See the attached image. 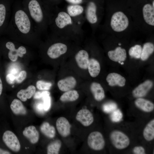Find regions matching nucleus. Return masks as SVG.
I'll return each mask as SVG.
<instances>
[{"mask_svg": "<svg viewBox=\"0 0 154 154\" xmlns=\"http://www.w3.org/2000/svg\"><path fill=\"white\" fill-rule=\"evenodd\" d=\"M4 35L15 41L31 43L39 42L41 36L23 8L19 7L11 12Z\"/></svg>", "mask_w": 154, "mask_h": 154, "instance_id": "obj_1", "label": "nucleus"}, {"mask_svg": "<svg viewBox=\"0 0 154 154\" xmlns=\"http://www.w3.org/2000/svg\"><path fill=\"white\" fill-rule=\"evenodd\" d=\"M82 27L65 11L54 9L50 12L48 28L51 34L68 40L78 42L84 36Z\"/></svg>", "mask_w": 154, "mask_h": 154, "instance_id": "obj_2", "label": "nucleus"}, {"mask_svg": "<svg viewBox=\"0 0 154 154\" xmlns=\"http://www.w3.org/2000/svg\"><path fill=\"white\" fill-rule=\"evenodd\" d=\"M40 34L47 35L50 13L38 0H30L23 8Z\"/></svg>", "mask_w": 154, "mask_h": 154, "instance_id": "obj_3", "label": "nucleus"}, {"mask_svg": "<svg viewBox=\"0 0 154 154\" xmlns=\"http://www.w3.org/2000/svg\"><path fill=\"white\" fill-rule=\"evenodd\" d=\"M48 43L46 49L47 55L50 58L55 59L63 56L69 50V43L71 40L65 39L52 34L48 35Z\"/></svg>", "mask_w": 154, "mask_h": 154, "instance_id": "obj_4", "label": "nucleus"}, {"mask_svg": "<svg viewBox=\"0 0 154 154\" xmlns=\"http://www.w3.org/2000/svg\"><path fill=\"white\" fill-rule=\"evenodd\" d=\"M4 41L5 46L7 50V55L12 61H16L18 57H23L27 53V49L24 46L16 45L13 40L3 39Z\"/></svg>", "mask_w": 154, "mask_h": 154, "instance_id": "obj_5", "label": "nucleus"}, {"mask_svg": "<svg viewBox=\"0 0 154 154\" xmlns=\"http://www.w3.org/2000/svg\"><path fill=\"white\" fill-rule=\"evenodd\" d=\"M128 25V19L123 12L117 11L113 15L111 20L110 25L115 31H122L127 28Z\"/></svg>", "mask_w": 154, "mask_h": 154, "instance_id": "obj_6", "label": "nucleus"}, {"mask_svg": "<svg viewBox=\"0 0 154 154\" xmlns=\"http://www.w3.org/2000/svg\"><path fill=\"white\" fill-rule=\"evenodd\" d=\"M5 0H0V36L4 35L11 14L9 5Z\"/></svg>", "mask_w": 154, "mask_h": 154, "instance_id": "obj_7", "label": "nucleus"}, {"mask_svg": "<svg viewBox=\"0 0 154 154\" xmlns=\"http://www.w3.org/2000/svg\"><path fill=\"white\" fill-rule=\"evenodd\" d=\"M110 138L113 146L119 149H124L127 147L130 141L128 137L123 132L114 130L110 134Z\"/></svg>", "mask_w": 154, "mask_h": 154, "instance_id": "obj_8", "label": "nucleus"}, {"mask_svg": "<svg viewBox=\"0 0 154 154\" xmlns=\"http://www.w3.org/2000/svg\"><path fill=\"white\" fill-rule=\"evenodd\" d=\"M66 11L81 26H82L86 19L85 17L84 8L80 4H70L66 8Z\"/></svg>", "mask_w": 154, "mask_h": 154, "instance_id": "obj_9", "label": "nucleus"}, {"mask_svg": "<svg viewBox=\"0 0 154 154\" xmlns=\"http://www.w3.org/2000/svg\"><path fill=\"white\" fill-rule=\"evenodd\" d=\"M87 143L91 149L96 151L102 150L105 145V141L102 134L98 131H94L89 135Z\"/></svg>", "mask_w": 154, "mask_h": 154, "instance_id": "obj_10", "label": "nucleus"}, {"mask_svg": "<svg viewBox=\"0 0 154 154\" xmlns=\"http://www.w3.org/2000/svg\"><path fill=\"white\" fill-rule=\"evenodd\" d=\"M3 140L10 149L14 152H18L21 149L19 141L16 135L9 130L6 131L3 134Z\"/></svg>", "mask_w": 154, "mask_h": 154, "instance_id": "obj_11", "label": "nucleus"}, {"mask_svg": "<svg viewBox=\"0 0 154 154\" xmlns=\"http://www.w3.org/2000/svg\"><path fill=\"white\" fill-rule=\"evenodd\" d=\"M97 7L94 1H89L84 9L85 17L86 20L92 25L96 24L98 19L97 15Z\"/></svg>", "mask_w": 154, "mask_h": 154, "instance_id": "obj_12", "label": "nucleus"}, {"mask_svg": "<svg viewBox=\"0 0 154 154\" xmlns=\"http://www.w3.org/2000/svg\"><path fill=\"white\" fill-rule=\"evenodd\" d=\"M76 119L83 126H90L93 122L94 118L92 113L87 109H82L77 113Z\"/></svg>", "mask_w": 154, "mask_h": 154, "instance_id": "obj_13", "label": "nucleus"}, {"mask_svg": "<svg viewBox=\"0 0 154 154\" xmlns=\"http://www.w3.org/2000/svg\"><path fill=\"white\" fill-rule=\"evenodd\" d=\"M56 127L59 133L63 137H66L70 134V125L65 117H60L56 120Z\"/></svg>", "mask_w": 154, "mask_h": 154, "instance_id": "obj_14", "label": "nucleus"}, {"mask_svg": "<svg viewBox=\"0 0 154 154\" xmlns=\"http://www.w3.org/2000/svg\"><path fill=\"white\" fill-rule=\"evenodd\" d=\"M75 59L78 66L81 69H87L89 62V55L88 52L84 49L77 51L75 55Z\"/></svg>", "mask_w": 154, "mask_h": 154, "instance_id": "obj_15", "label": "nucleus"}, {"mask_svg": "<svg viewBox=\"0 0 154 154\" xmlns=\"http://www.w3.org/2000/svg\"><path fill=\"white\" fill-rule=\"evenodd\" d=\"M143 18L148 24L154 26V1L151 4L146 3L142 8Z\"/></svg>", "mask_w": 154, "mask_h": 154, "instance_id": "obj_16", "label": "nucleus"}, {"mask_svg": "<svg viewBox=\"0 0 154 154\" xmlns=\"http://www.w3.org/2000/svg\"><path fill=\"white\" fill-rule=\"evenodd\" d=\"M76 84V78L72 76H69L61 79L57 83L59 89L64 92L72 90L75 88Z\"/></svg>", "mask_w": 154, "mask_h": 154, "instance_id": "obj_17", "label": "nucleus"}, {"mask_svg": "<svg viewBox=\"0 0 154 154\" xmlns=\"http://www.w3.org/2000/svg\"><path fill=\"white\" fill-rule=\"evenodd\" d=\"M153 85L152 82L147 80L140 84L133 91L132 94L136 98H141L145 96Z\"/></svg>", "mask_w": 154, "mask_h": 154, "instance_id": "obj_18", "label": "nucleus"}, {"mask_svg": "<svg viewBox=\"0 0 154 154\" xmlns=\"http://www.w3.org/2000/svg\"><path fill=\"white\" fill-rule=\"evenodd\" d=\"M108 55L111 60L119 63L125 61L127 56L125 49L120 47H117L114 50L109 51Z\"/></svg>", "mask_w": 154, "mask_h": 154, "instance_id": "obj_19", "label": "nucleus"}, {"mask_svg": "<svg viewBox=\"0 0 154 154\" xmlns=\"http://www.w3.org/2000/svg\"><path fill=\"white\" fill-rule=\"evenodd\" d=\"M23 135L32 144L37 143L39 139V133L35 127L30 125L26 127L23 131Z\"/></svg>", "mask_w": 154, "mask_h": 154, "instance_id": "obj_20", "label": "nucleus"}, {"mask_svg": "<svg viewBox=\"0 0 154 154\" xmlns=\"http://www.w3.org/2000/svg\"><path fill=\"white\" fill-rule=\"evenodd\" d=\"M106 80L109 85L113 86L118 85L120 87L123 86L125 84V78L120 74L116 73L109 74L106 78Z\"/></svg>", "mask_w": 154, "mask_h": 154, "instance_id": "obj_21", "label": "nucleus"}, {"mask_svg": "<svg viewBox=\"0 0 154 154\" xmlns=\"http://www.w3.org/2000/svg\"><path fill=\"white\" fill-rule=\"evenodd\" d=\"M90 90L95 100L100 101L103 99L105 96L104 90L99 83L93 82L91 84Z\"/></svg>", "mask_w": 154, "mask_h": 154, "instance_id": "obj_22", "label": "nucleus"}, {"mask_svg": "<svg viewBox=\"0 0 154 154\" xmlns=\"http://www.w3.org/2000/svg\"><path fill=\"white\" fill-rule=\"evenodd\" d=\"M135 104L137 107L145 112H151L154 109V104L153 103L141 98H137L135 101Z\"/></svg>", "mask_w": 154, "mask_h": 154, "instance_id": "obj_23", "label": "nucleus"}, {"mask_svg": "<svg viewBox=\"0 0 154 154\" xmlns=\"http://www.w3.org/2000/svg\"><path fill=\"white\" fill-rule=\"evenodd\" d=\"M10 108L15 114L16 115H25L27 112V110L23 104L19 100L14 99L10 105Z\"/></svg>", "mask_w": 154, "mask_h": 154, "instance_id": "obj_24", "label": "nucleus"}, {"mask_svg": "<svg viewBox=\"0 0 154 154\" xmlns=\"http://www.w3.org/2000/svg\"><path fill=\"white\" fill-rule=\"evenodd\" d=\"M36 88L33 85L29 86L26 89L20 90L17 94V97L23 102H25L27 99L31 98L34 94Z\"/></svg>", "mask_w": 154, "mask_h": 154, "instance_id": "obj_25", "label": "nucleus"}, {"mask_svg": "<svg viewBox=\"0 0 154 154\" xmlns=\"http://www.w3.org/2000/svg\"><path fill=\"white\" fill-rule=\"evenodd\" d=\"M87 69L90 76L92 77H96L100 73V64L96 59L91 58L89 59Z\"/></svg>", "mask_w": 154, "mask_h": 154, "instance_id": "obj_26", "label": "nucleus"}, {"mask_svg": "<svg viewBox=\"0 0 154 154\" xmlns=\"http://www.w3.org/2000/svg\"><path fill=\"white\" fill-rule=\"evenodd\" d=\"M144 139L150 141L154 138V119L151 120L144 128L143 131Z\"/></svg>", "mask_w": 154, "mask_h": 154, "instance_id": "obj_27", "label": "nucleus"}, {"mask_svg": "<svg viewBox=\"0 0 154 154\" xmlns=\"http://www.w3.org/2000/svg\"><path fill=\"white\" fill-rule=\"evenodd\" d=\"M40 130L42 133L47 137L52 138L56 134V130L54 127L48 122H45L41 125Z\"/></svg>", "mask_w": 154, "mask_h": 154, "instance_id": "obj_28", "label": "nucleus"}, {"mask_svg": "<svg viewBox=\"0 0 154 154\" xmlns=\"http://www.w3.org/2000/svg\"><path fill=\"white\" fill-rule=\"evenodd\" d=\"M79 97L78 92L71 90L65 92L60 97V100L62 102H73L76 100Z\"/></svg>", "mask_w": 154, "mask_h": 154, "instance_id": "obj_29", "label": "nucleus"}, {"mask_svg": "<svg viewBox=\"0 0 154 154\" xmlns=\"http://www.w3.org/2000/svg\"><path fill=\"white\" fill-rule=\"evenodd\" d=\"M154 46L153 44L150 42L145 43L142 48L141 58L142 60L147 59L149 56L154 52Z\"/></svg>", "mask_w": 154, "mask_h": 154, "instance_id": "obj_30", "label": "nucleus"}, {"mask_svg": "<svg viewBox=\"0 0 154 154\" xmlns=\"http://www.w3.org/2000/svg\"><path fill=\"white\" fill-rule=\"evenodd\" d=\"M61 146V142L59 139L56 140L48 145L47 153L48 154H58Z\"/></svg>", "mask_w": 154, "mask_h": 154, "instance_id": "obj_31", "label": "nucleus"}, {"mask_svg": "<svg viewBox=\"0 0 154 154\" xmlns=\"http://www.w3.org/2000/svg\"><path fill=\"white\" fill-rule=\"evenodd\" d=\"M142 48L140 45L137 44L131 47L129 51V55L136 58L141 57Z\"/></svg>", "mask_w": 154, "mask_h": 154, "instance_id": "obj_32", "label": "nucleus"}, {"mask_svg": "<svg viewBox=\"0 0 154 154\" xmlns=\"http://www.w3.org/2000/svg\"><path fill=\"white\" fill-rule=\"evenodd\" d=\"M117 108V106L116 103L110 102L104 104L102 107V109L105 112L109 113L116 109Z\"/></svg>", "mask_w": 154, "mask_h": 154, "instance_id": "obj_33", "label": "nucleus"}, {"mask_svg": "<svg viewBox=\"0 0 154 154\" xmlns=\"http://www.w3.org/2000/svg\"><path fill=\"white\" fill-rule=\"evenodd\" d=\"M111 113L110 118L114 122L120 121L123 117V114L119 109H117Z\"/></svg>", "mask_w": 154, "mask_h": 154, "instance_id": "obj_34", "label": "nucleus"}, {"mask_svg": "<svg viewBox=\"0 0 154 154\" xmlns=\"http://www.w3.org/2000/svg\"><path fill=\"white\" fill-rule=\"evenodd\" d=\"M37 89L40 90H48L52 86V83L42 80L37 81L36 84Z\"/></svg>", "mask_w": 154, "mask_h": 154, "instance_id": "obj_35", "label": "nucleus"}, {"mask_svg": "<svg viewBox=\"0 0 154 154\" xmlns=\"http://www.w3.org/2000/svg\"><path fill=\"white\" fill-rule=\"evenodd\" d=\"M43 108L45 111H48L51 106V98L49 95L44 96L43 98Z\"/></svg>", "mask_w": 154, "mask_h": 154, "instance_id": "obj_36", "label": "nucleus"}, {"mask_svg": "<svg viewBox=\"0 0 154 154\" xmlns=\"http://www.w3.org/2000/svg\"><path fill=\"white\" fill-rule=\"evenodd\" d=\"M27 76V72L24 70L20 72L16 76V82L17 83H21L26 78Z\"/></svg>", "mask_w": 154, "mask_h": 154, "instance_id": "obj_37", "label": "nucleus"}, {"mask_svg": "<svg viewBox=\"0 0 154 154\" xmlns=\"http://www.w3.org/2000/svg\"><path fill=\"white\" fill-rule=\"evenodd\" d=\"M50 95V92L47 91H44L42 92L37 91L35 93L34 98L35 99H39L42 98L45 96Z\"/></svg>", "mask_w": 154, "mask_h": 154, "instance_id": "obj_38", "label": "nucleus"}, {"mask_svg": "<svg viewBox=\"0 0 154 154\" xmlns=\"http://www.w3.org/2000/svg\"><path fill=\"white\" fill-rule=\"evenodd\" d=\"M16 76L12 74L8 73L6 76L7 82L9 84H12L16 82Z\"/></svg>", "mask_w": 154, "mask_h": 154, "instance_id": "obj_39", "label": "nucleus"}, {"mask_svg": "<svg viewBox=\"0 0 154 154\" xmlns=\"http://www.w3.org/2000/svg\"><path fill=\"white\" fill-rule=\"evenodd\" d=\"M133 152L135 154H145V150L143 147L141 146H136L134 147Z\"/></svg>", "mask_w": 154, "mask_h": 154, "instance_id": "obj_40", "label": "nucleus"}, {"mask_svg": "<svg viewBox=\"0 0 154 154\" xmlns=\"http://www.w3.org/2000/svg\"><path fill=\"white\" fill-rule=\"evenodd\" d=\"M35 110L38 113L43 114L44 113L45 111L43 108V104L39 103L35 106Z\"/></svg>", "mask_w": 154, "mask_h": 154, "instance_id": "obj_41", "label": "nucleus"}, {"mask_svg": "<svg viewBox=\"0 0 154 154\" xmlns=\"http://www.w3.org/2000/svg\"><path fill=\"white\" fill-rule=\"evenodd\" d=\"M70 4H80L83 2V0H65Z\"/></svg>", "mask_w": 154, "mask_h": 154, "instance_id": "obj_42", "label": "nucleus"}, {"mask_svg": "<svg viewBox=\"0 0 154 154\" xmlns=\"http://www.w3.org/2000/svg\"><path fill=\"white\" fill-rule=\"evenodd\" d=\"M11 153L6 150H3L0 148V154H10Z\"/></svg>", "mask_w": 154, "mask_h": 154, "instance_id": "obj_43", "label": "nucleus"}, {"mask_svg": "<svg viewBox=\"0 0 154 154\" xmlns=\"http://www.w3.org/2000/svg\"><path fill=\"white\" fill-rule=\"evenodd\" d=\"M3 90V85L1 79L0 78V96Z\"/></svg>", "mask_w": 154, "mask_h": 154, "instance_id": "obj_44", "label": "nucleus"}, {"mask_svg": "<svg viewBox=\"0 0 154 154\" xmlns=\"http://www.w3.org/2000/svg\"><path fill=\"white\" fill-rule=\"evenodd\" d=\"M119 63L121 64H124L123 62H121Z\"/></svg>", "mask_w": 154, "mask_h": 154, "instance_id": "obj_45", "label": "nucleus"}, {"mask_svg": "<svg viewBox=\"0 0 154 154\" xmlns=\"http://www.w3.org/2000/svg\"><path fill=\"white\" fill-rule=\"evenodd\" d=\"M118 44H119V45H121V44H120V43H119Z\"/></svg>", "mask_w": 154, "mask_h": 154, "instance_id": "obj_46", "label": "nucleus"}, {"mask_svg": "<svg viewBox=\"0 0 154 154\" xmlns=\"http://www.w3.org/2000/svg\"><path fill=\"white\" fill-rule=\"evenodd\" d=\"M49 0V1H52L53 0Z\"/></svg>", "mask_w": 154, "mask_h": 154, "instance_id": "obj_47", "label": "nucleus"}]
</instances>
